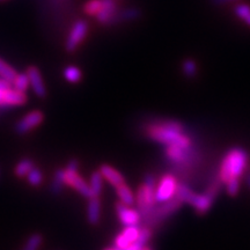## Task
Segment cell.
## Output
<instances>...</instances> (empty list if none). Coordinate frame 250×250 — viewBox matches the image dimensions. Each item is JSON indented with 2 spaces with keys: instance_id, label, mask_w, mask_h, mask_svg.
<instances>
[{
  "instance_id": "obj_1",
  "label": "cell",
  "mask_w": 250,
  "mask_h": 250,
  "mask_svg": "<svg viewBox=\"0 0 250 250\" xmlns=\"http://www.w3.org/2000/svg\"><path fill=\"white\" fill-rule=\"evenodd\" d=\"M249 156L242 147L228 149L219 166L217 175L229 196H236L240 191V179L248 167Z\"/></svg>"
},
{
  "instance_id": "obj_2",
  "label": "cell",
  "mask_w": 250,
  "mask_h": 250,
  "mask_svg": "<svg viewBox=\"0 0 250 250\" xmlns=\"http://www.w3.org/2000/svg\"><path fill=\"white\" fill-rule=\"evenodd\" d=\"M144 133L152 142L164 146H191L192 137L186 131L184 124L174 120L153 121L144 125Z\"/></svg>"
},
{
  "instance_id": "obj_3",
  "label": "cell",
  "mask_w": 250,
  "mask_h": 250,
  "mask_svg": "<svg viewBox=\"0 0 250 250\" xmlns=\"http://www.w3.org/2000/svg\"><path fill=\"white\" fill-rule=\"evenodd\" d=\"M177 199H180L183 204H189L192 206L193 210H195L198 214H205L210 211L214 203V197L211 196L210 193L203 192V193H197L190 188L188 184L180 182L179 187H177L176 191Z\"/></svg>"
},
{
  "instance_id": "obj_4",
  "label": "cell",
  "mask_w": 250,
  "mask_h": 250,
  "mask_svg": "<svg viewBox=\"0 0 250 250\" xmlns=\"http://www.w3.org/2000/svg\"><path fill=\"white\" fill-rule=\"evenodd\" d=\"M156 177L153 174H147L144 177L142 186L138 188L134 199L136 204L138 206V211L142 215V220L147 217L149 212L155 208L158 204L155 201V189H156Z\"/></svg>"
},
{
  "instance_id": "obj_5",
  "label": "cell",
  "mask_w": 250,
  "mask_h": 250,
  "mask_svg": "<svg viewBox=\"0 0 250 250\" xmlns=\"http://www.w3.org/2000/svg\"><path fill=\"white\" fill-rule=\"evenodd\" d=\"M183 203L177 199L176 197L170 201L160 203V204H156L155 208L149 212L147 217L143 219L144 225L143 226L149 227V228H155L159 224L164 223L166 219H168L171 215L176 213L177 211L182 208Z\"/></svg>"
},
{
  "instance_id": "obj_6",
  "label": "cell",
  "mask_w": 250,
  "mask_h": 250,
  "mask_svg": "<svg viewBox=\"0 0 250 250\" xmlns=\"http://www.w3.org/2000/svg\"><path fill=\"white\" fill-rule=\"evenodd\" d=\"M78 169H79V161L77 159H72L68 161L65 167V184H67L72 189L77 190L85 198H90L92 192H90L89 184L80 176Z\"/></svg>"
},
{
  "instance_id": "obj_7",
  "label": "cell",
  "mask_w": 250,
  "mask_h": 250,
  "mask_svg": "<svg viewBox=\"0 0 250 250\" xmlns=\"http://www.w3.org/2000/svg\"><path fill=\"white\" fill-rule=\"evenodd\" d=\"M179 180L175 176L173 173L165 174L164 176L160 177L156 182V189H155V201L158 204L160 203H165L170 201V199L175 198L176 195L177 187H179Z\"/></svg>"
},
{
  "instance_id": "obj_8",
  "label": "cell",
  "mask_w": 250,
  "mask_h": 250,
  "mask_svg": "<svg viewBox=\"0 0 250 250\" xmlns=\"http://www.w3.org/2000/svg\"><path fill=\"white\" fill-rule=\"evenodd\" d=\"M89 24L83 19H79L72 24L70 31H68L66 41H65V50L67 52H74L79 48L81 43L85 41L88 35Z\"/></svg>"
},
{
  "instance_id": "obj_9",
  "label": "cell",
  "mask_w": 250,
  "mask_h": 250,
  "mask_svg": "<svg viewBox=\"0 0 250 250\" xmlns=\"http://www.w3.org/2000/svg\"><path fill=\"white\" fill-rule=\"evenodd\" d=\"M44 121V114L41 110H33L29 114L24 115L20 121L15 124L14 130L18 134H27L31 130L35 129Z\"/></svg>"
},
{
  "instance_id": "obj_10",
  "label": "cell",
  "mask_w": 250,
  "mask_h": 250,
  "mask_svg": "<svg viewBox=\"0 0 250 250\" xmlns=\"http://www.w3.org/2000/svg\"><path fill=\"white\" fill-rule=\"evenodd\" d=\"M115 211H116L118 220L124 226H137V225H140L142 215H140L138 210L132 208V206H127L123 204V203L118 202L115 205Z\"/></svg>"
},
{
  "instance_id": "obj_11",
  "label": "cell",
  "mask_w": 250,
  "mask_h": 250,
  "mask_svg": "<svg viewBox=\"0 0 250 250\" xmlns=\"http://www.w3.org/2000/svg\"><path fill=\"white\" fill-rule=\"evenodd\" d=\"M142 226H124L123 230L115 237L114 247L117 249H125L133 245L139 237Z\"/></svg>"
},
{
  "instance_id": "obj_12",
  "label": "cell",
  "mask_w": 250,
  "mask_h": 250,
  "mask_svg": "<svg viewBox=\"0 0 250 250\" xmlns=\"http://www.w3.org/2000/svg\"><path fill=\"white\" fill-rule=\"evenodd\" d=\"M27 102L26 93L20 92V90L5 88L1 90L0 94V108L7 107H17V105H22Z\"/></svg>"
},
{
  "instance_id": "obj_13",
  "label": "cell",
  "mask_w": 250,
  "mask_h": 250,
  "mask_svg": "<svg viewBox=\"0 0 250 250\" xmlns=\"http://www.w3.org/2000/svg\"><path fill=\"white\" fill-rule=\"evenodd\" d=\"M26 73L28 78H29V86L33 88L35 95L37 98L44 99L46 96V88L39 67L31 65V66L27 68Z\"/></svg>"
},
{
  "instance_id": "obj_14",
  "label": "cell",
  "mask_w": 250,
  "mask_h": 250,
  "mask_svg": "<svg viewBox=\"0 0 250 250\" xmlns=\"http://www.w3.org/2000/svg\"><path fill=\"white\" fill-rule=\"evenodd\" d=\"M99 171L101 173L103 180L107 181V182L114 188L121 186V184L123 183H126L125 182L123 174H121L120 171L115 169V168L110 165H107V164L101 165L100 166Z\"/></svg>"
},
{
  "instance_id": "obj_15",
  "label": "cell",
  "mask_w": 250,
  "mask_h": 250,
  "mask_svg": "<svg viewBox=\"0 0 250 250\" xmlns=\"http://www.w3.org/2000/svg\"><path fill=\"white\" fill-rule=\"evenodd\" d=\"M152 234H153V229L149 227L146 226H142V229H140V234L139 237L137 239V241L131 245L130 247L125 249H117V250H154L153 247L148 246V242L151 241L152 239Z\"/></svg>"
},
{
  "instance_id": "obj_16",
  "label": "cell",
  "mask_w": 250,
  "mask_h": 250,
  "mask_svg": "<svg viewBox=\"0 0 250 250\" xmlns=\"http://www.w3.org/2000/svg\"><path fill=\"white\" fill-rule=\"evenodd\" d=\"M101 219V199L100 197H90L87 205V220L90 225L95 226Z\"/></svg>"
},
{
  "instance_id": "obj_17",
  "label": "cell",
  "mask_w": 250,
  "mask_h": 250,
  "mask_svg": "<svg viewBox=\"0 0 250 250\" xmlns=\"http://www.w3.org/2000/svg\"><path fill=\"white\" fill-rule=\"evenodd\" d=\"M115 191H116V195L121 203H123V204L127 206H132L136 204L134 193L132 192V190L130 189L126 183H123L121 184V186L115 188Z\"/></svg>"
},
{
  "instance_id": "obj_18",
  "label": "cell",
  "mask_w": 250,
  "mask_h": 250,
  "mask_svg": "<svg viewBox=\"0 0 250 250\" xmlns=\"http://www.w3.org/2000/svg\"><path fill=\"white\" fill-rule=\"evenodd\" d=\"M65 187V168H59L56 170L54 179L51 181L50 191L52 195H59Z\"/></svg>"
},
{
  "instance_id": "obj_19",
  "label": "cell",
  "mask_w": 250,
  "mask_h": 250,
  "mask_svg": "<svg viewBox=\"0 0 250 250\" xmlns=\"http://www.w3.org/2000/svg\"><path fill=\"white\" fill-rule=\"evenodd\" d=\"M107 0H87L83 6V11L87 17L95 18L105 5Z\"/></svg>"
},
{
  "instance_id": "obj_20",
  "label": "cell",
  "mask_w": 250,
  "mask_h": 250,
  "mask_svg": "<svg viewBox=\"0 0 250 250\" xmlns=\"http://www.w3.org/2000/svg\"><path fill=\"white\" fill-rule=\"evenodd\" d=\"M35 167V164L31 159H22L21 161H19L14 167V174L15 176L19 177V179H23V177H27V175L29 171Z\"/></svg>"
},
{
  "instance_id": "obj_21",
  "label": "cell",
  "mask_w": 250,
  "mask_h": 250,
  "mask_svg": "<svg viewBox=\"0 0 250 250\" xmlns=\"http://www.w3.org/2000/svg\"><path fill=\"white\" fill-rule=\"evenodd\" d=\"M88 184L90 188V192H92V197L101 196L103 190V177L99 170L94 171V173L90 175V180Z\"/></svg>"
},
{
  "instance_id": "obj_22",
  "label": "cell",
  "mask_w": 250,
  "mask_h": 250,
  "mask_svg": "<svg viewBox=\"0 0 250 250\" xmlns=\"http://www.w3.org/2000/svg\"><path fill=\"white\" fill-rule=\"evenodd\" d=\"M234 14L236 15L237 19L242 21L246 26L250 28V5L246 2H237L234 6Z\"/></svg>"
},
{
  "instance_id": "obj_23",
  "label": "cell",
  "mask_w": 250,
  "mask_h": 250,
  "mask_svg": "<svg viewBox=\"0 0 250 250\" xmlns=\"http://www.w3.org/2000/svg\"><path fill=\"white\" fill-rule=\"evenodd\" d=\"M181 68H182L183 74L189 79H192L197 76L198 73V64L195 59L192 58H187L182 62V65H181Z\"/></svg>"
},
{
  "instance_id": "obj_24",
  "label": "cell",
  "mask_w": 250,
  "mask_h": 250,
  "mask_svg": "<svg viewBox=\"0 0 250 250\" xmlns=\"http://www.w3.org/2000/svg\"><path fill=\"white\" fill-rule=\"evenodd\" d=\"M18 72L14 70L7 62H5L4 59L0 58V78L6 81H8L9 83H12V81L14 80V78L17 77Z\"/></svg>"
},
{
  "instance_id": "obj_25",
  "label": "cell",
  "mask_w": 250,
  "mask_h": 250,
  "mask_svg": "<svg viewBox=\"0 0 250 250\" xmlns=\"http://www.w3.org/2000/svg\"><path fill=\"white\" fill-rule=\"evenodd\" d=\"M62 74H64L65 79H66L68 83H79V81L81 80V78H83V72H81L79 67L74 66V65H70V66L65 67Z\"/></svg>"
},
{
  "instance_id": "obj_26",
  "label": "cell",
  "mask_w": 250,
  "mask_h": 250,
  "mask_svg": "<svg viewBox=\"0 0 250 250\" xmlns=\"http://www.w3.org/2000/svg\"><path fill=\"white\" fill-rule=\"evenodd\" d=\"M140 17V11L138 8H125L123 11L118 12L117 15V22H125V21H132V20H137Z\"/></svg>"
},
{
  "instance_id": "obj_27",
  "label": "cell",
  "mask_w": 250,
  "mask_h": 250,
  "mask_svg": "<svg viewBox=\"0 0 250 250\" xmlns=\"http://www.w3.org/2000/svg\"><path fill=\"white\" fill-rule=\"evenodd\" d=\"M12 85H13L14 89L26 93L28 87H29V78H28L26 72L24 73H18L14 80L12 81Z\"/></svg>"
},
{
  "instance_id": "obj_28",
  "label": "cell",
  "mask_w": 250,
  "mask_h": 250,
  "mask_svg": "<svg viewBox=\"0 0 250 250\" xmlns=\"http://www.w3.org/2000/svg\"><path fill=\"white\" fill-rule=\"evenodd\" d=\"M43 242V236L39 233H34L28 237L26 245L22 250H39Z\"/></svg>"
},
{
  "instance_id": "obj_29",
  "label": "cell",
  "mask_w": 250,
  "mask_h": 250,
  "mask_svg": "<svg viewBox=\"0 0 250 250\" xmlns=\"http://www.w3.org/2000/svg\"><path fill=\"white\" fill-rule=\"evenodd\" d=\"M27 181L31 187H40L43 182V173L40 168L34 167L27 175Z\"/></svg>"
},
{
  "instance_id": "obj_30",
  "label": "cell",
  "mask_w": 250,
  "mask_h": 250,
  "mask_svg": "<svg viewBox=\"0 0 250 250\" xmlns=\"http://www.w3.org/2000/svg\"><path fill=\"white\" fill-rule=\"evenodd\" d=\"M212 4L217 6H225V5H230V4H237L241 0H211Z\"/></svg>"
},
{
  "instance_id": "obj_31",
  "label": "cell",
  "mask_w": 250,
  "mask_h": 250,
  "mask_svg": "<svg viewBox=\"0 0 250 250\" xmlns=\"http://www.w3.org/2000/svg\"><path fill=\"white\" fill-rule=\"evenodd\" d=\"M9 87H11V83L0 78V88H9Z\"/></svg>"
},
{
  "instance_id": "obj_32",
  "label": "cell",
  "mask_w": 250,
  "mask_h": 250,
  "mask_svg": "<svg viewBox=\"0 0 250 250\" xmlns=\"http://www.w3.org/2000/svg\"><path fill=\"white\" fill-rule=\"evenodd\" d=\"M246 182H247V186H248L249 189H250V173L247 174V176H246Z\"/></svg>"
},
{
  "instance_id": "obj_33",
  "label": "cell",
  "mask_w": 250,
  "mask_h": 250,
  "mask_svg": "<svg viewBox=\"0 0 250 250\" xmlns=\"http://www.w3.org/2000/svg\"><path fill=\"white\" fill-rule=\"evenodd\" d=\"M1 1H6V0H0V2H1Z\"/></svg>"
}]
</instances>
